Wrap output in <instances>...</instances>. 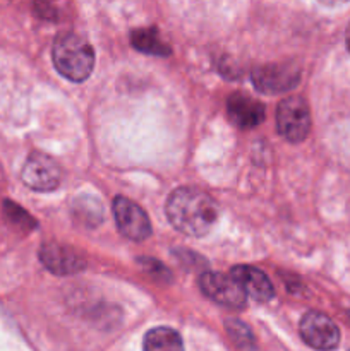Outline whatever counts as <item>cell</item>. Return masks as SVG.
<instances>
[{
  "mask_svg": "<svg viewBox=\"0 0 350 351\" xmlns=\"http://www.w3.org/2000/svg\"><path fill=\"white\" fill-rule=\"evenodd\" d=\"M143 351H184V341L175 329L161 326L146 332Z\"/></svg>",
  "mask_w": 350,
  "mask_h": 351,
  "instance_id": "cell-12",
  "label": "cell"
},
{
  "mask_svg": "<svg viewBox=\"0 0 350 351\" xmlns=\"http://www.w3.org/2000/svg\"><path fill=\"white\" fill-rule=\"evenodd\" d=\"M230 276L240 285L247 297L257 302H270L275 297V288L266 274L253 266H235Z\"/></svg>",
  "mask_w": 350,
  "mask_h": 351,
  "instance_id": "cell-11",
  "label": "cell"
},
{
  "mask_svg": "<svg viewBox=\"0 0 350 351\" xmlns=\"http://www.w3.org/2000/svg\"><path fill=\"white\" fill-rule=\"evenodd\" d=\"M84 201H86V208L88 209H84V206L75 199L74 202L75 218H78L79 221H86L89 226L98 225V223L102 221V206H100V202L93 197H84Z\"/></svg>",
  "mask_w": 350,
  "mask_h": 351,
  "instance_id": "cell-15",
  "label": "cell"
},
{
  "mask_svg": "<svg viewBox=\"0 0 350 351\" xmlns=\"http://www.w3.org/2000/svg\"><path fill=\"white\" fill-rule=\"evenodd\" d=\"M113 216L119 226V232L126 239L134 242H143L151 235V223L146 213L127 197H115L113 201Z\"/></svg>",
  "mask_w": 350,
  "mask_h": 351,
  "instance_id": "cell-6",
  "label": "cell"
},
{
  "mask_svg": "<svg viewBox=\"0 0 350 351\" xmlns=\"http://www.w3.org/2000/svg\"><path fill=\"white\" fill-rule=\"evenodd\" d=\"M349 315H350V312H349Z\"/></svg>",
  "mask_w": 350,
  "mask_h": 351,
  "instance_id": "cell-18",
  "label": "cell"
},
{
  "mask_svg": "<svg viewBox=\"0 0 350 351\" xmlns=\"http://www.w3.org/2000/svg\"><path fill=\"white\" fill-rule=\"evenodd\" d=\"M132 45L144 53L168 55L170 48L163 45L154 29H137L132 33Z\"/></svg>",
  "mask_w": 350,
  "mask_h": 351,
  "instance_id": "cell-13",
  "label": "cell"
},
{
  "mask_svg": "<svg viewBox=\"0 0 350 351\" xmlns=\"http://www.w3.org/2000/svg\"><path fill=\"white\" fill-rule=\"evenodd\" d=\"M55 69L69 81L82 82L95 67V50L88 40L74 33H64L55 40L51 48Z\"/></svg>",
  "mask_w": 350,
  "mask_h": 351,
  "instance_id": "cell-2",
  "label": "cell"
},
{
  "mask_svg": "<svg viewBox=\"0 0 350 351\" xmlns=\"http://www.w3.org/2000/svg\"><path fill=\"white\" fill-rule=\"evenodd\" d=\"M40 261L50 273L60 274H75L81 273L86 267V261L81 254L74 249L60 243H45L40 249Z\"/></svg>",
  "mask_w": 350,
  "mask_h": 351,
  "instance_id": "cell-9",
  "label": "cell"
},
{
  "mask_svg": "<svg viewBox=\"0 0 350 351\" xmlns=\"http://www.w3.org/2000/svg\"><path fill=\"white\" fill-rule=\"evenodd\" d=\"M201 291L216 304L230 308H244L247 302L246 291L232 276L222 273H202L199 278Z\"/></svg>",
  "mask_w": 350,
  "mask_h": 351,
  "instance_id": "cell-5",
  "label": "cell"
},
{
  "mask_svg": "<svg viewBox=\"0 0 350 351\" xmlns=\"http://www.w3.org/2000/svg\"><path fill=\"white\" fill-rule=\"evenodd\" d=\"M325 5H329V7H335V5H342V3H345L347 0H321Z\"/></svg>",
  "mask_w": 350,
  "mask_h": 351,
  "instance_id": "cell-16",
  "label": "cell"
},
{
  "mask_svg": "<svg viewBox=\"0 0 350 351\" xmlns=\"http://www.w3.org/2000/svg\"><path fill=\"white\" fill-rule=\"evenodd\" d=\"M165 211L175 230L196 239L208 235L218 219V208L211 195L194 187L172 192Z\"/></svg>",
  "mask_w": 350,
  "mask_h": 351,
  "instance_id": "cell-1",
  "label": "cell"
},
{
  "mask_svg": "<svg viewBox=\"0 0 350 351\" xmlns=\"http://www.w3.org/2000/svg\"><path fill=\"white\" fill-rule=\"evenodd\" d=\"M23 182L38 192H50L60 185L62 171L55 160L43 153H33L23 167Z\"/></svg>",
  "mask_w": 350,
  "mask_h": 351,
  "instance_id": "cell-7",
  "label": "cell"
},
{
  "mask_svg": "<svg viewBox=\"0 0 350 351\" xmlns=\"http://www.w3.org/2000/svg\"><path fill=\"white\" fill-rule=\"evenodd\" d=\"M230 120L240 129H254L264 120V106L242 93H233L226 101Z\"/></svg>",
  "mask_w": 350,
  "mask_h": 351,
  "instance_id": "cell-10",
  "label": "cell"
},
{
  "mask_svg": "<svg viewBox=\"0 0 350 351\" xmlns=\"http://www.w3.org/2000/svg\"><path fill=\"white\" fill-rule=\"evenodd\" d=\"M301 72L294 65H263L253 71V82L256 89L266 95H278L294 88L299 82Z\"/></svg>",
  "mask_w": 350,
  "mask_h": 351,
  "instance_id": "cell-8",
  "label": "cell"
},
{
  "mask_svg": "<svg viewBox=\"0 0 350 351\" xmlns=\"http://www.w3.org/2000/svg\"><path fill=\"white\" fill-rule=\"evenodd\" d=\"M226 332L232 338V341L235 343L239 348L242 350H253L254 348V338L250 329L244 324L242 321H237V319H229L225 322Z\"/></svg>",
  "mask_w": 350,
  "mask_h": 351,
  "instance_id": "cell-14",
  "label": "cell"
},
{
  "mask_svg": "<svg viewBox=\"0 0 350 351\" xmlns=\"http://www.w3.org/2000/svg\"><path fill=\"white\" fill-rule=\"evenodd\" d=\"M277 127L288 143H302L311 130V112L301 96H288L278 105Z\"/></svg>",
  "mask_w": 350,
  "mask_h": 351,
  "instance_id": "cell-3",
  "label": "cell"
},
{
  "mask_svg": "<svg viewBox=\"0 0 350 351\" xmlns=\"http://www.w3.org/2000/svg\"><path fill=\"white\" fill-rule=\"evenodd\" d=\"M299 331L311 348L319 351H331L340 343V329L328 315L321 312H307L301 319Z\"/></svg>",
  "mask_w": 350,
  "mask_h": 351,
  "instance_id": "cell-4",
  "label": "cell"
},
{
  "mask_svg": "<svg viewBox=\"0 0 350 351\" xmlns=\"http://www.w3.org/2000/svg\"><path fill=\"white\" fill-rule=\"evenodd\" d=\"M345 41H347V48H349V51H350V26H349V29H347V34H345Z\"/></svg>",
  "mask_w": 350,
  "mask_h": 351,
  "instance_id": "cell-17",
  "label": "cell"
}]
</instances>
